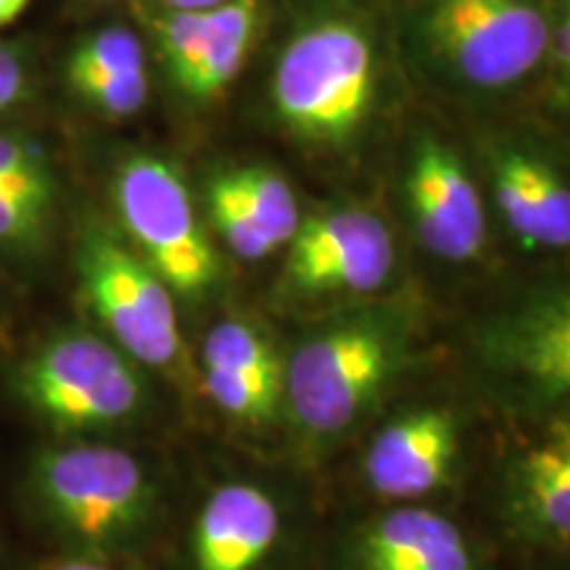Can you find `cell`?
Instances as JSON below:
<instances>
[{
  "mask_svg": "<svg viewBox=\"0 0 570 570\" xmlns=\"http://www.w3.org/2000/svg\"><path fill=\"white\" fill-rule=\"evenodd\" d=\"M404 312L367 309L333 320L283 362V410L312 446L344 439L365 420L410 356Z\"/></svg>",
  "mask_w": 570,
  "mask_h": 570,
  "instance_id": "cell-1",
  "label": "cell"
},
{
  "mask_svg": "<svg viewBox=\"0 0 570 570\" xmlns=\"http://www.w3.org/2000/svg\"><path fill=\"white\" fill-rule=\"evenodd\" d=\"M24 90V71L9 48L0 46V109L17 104Z\"/></svg>",
  "mask_w": 570,
  "mask_h": 570,
  "instance_id": "cell-26",
  "label": "cell"
},
{
  "mask_svg": "<svg viewBox=\"0 0 570 570\" xmlns=\"http://www.w3.org/2000/svg\"><path fill=\"white\" fill-rule=\"evenodd\" d=\"M27 6H30V0H0V27L11 24L13 19H19Z\"/></svg>",
  "mask_w": 570,
  "mask_h": 570,
  "instance_id": "cell-29",
  "label": "cell"
},
{
  "mask_svg": "<svg viewBox=\"0 0 570 570\" xmlns=\"http://www.w3.org/2000/svg\"><path fill=\"white\" fill-rule=\"evenodd\" d=\"M19 394L61 431H106L138 415L146 389L114 341L61 333L21 365Z\"/></svg>",
  "mask_w": 570,
  "mask_h": 570,
  "instance_id": "cell-6",
  "label": "cell"
},
{
  "mask_svg": "<svg viewBox=\"0 0 570 570\" xmlns=\"http://www.w3.org/2000/svg\"><path fill=\"white\" fill-rule=\"evenodd\" d=\"M206 204H209L214 227L235 254L244 256V259H265V256L277 252L273 238L262 230L244 196L233 185L230 175L214 177L209 183V194H206Z\"/></svg>",
  "mask_w": 570,
  "mask_h": 570,
  "instance_id": "cell-19",
  "label": "cell"
},
{
  "mask_svg": "<svg viewBox=\"0 0 570 570\" xmlns=\"http://www.w3.org/2000/svg\"><path fill=\"white\" fill-rule=\"evenodd\" d=\"M35 494L48 523L92 554L130 544L156 510L151 475L109 444L53 446L35 462Z\"/></svg>",
  "mask_w": 570,
  "mask_h": 570,
  "instance_id": "cell-4",
  "label": "cell"
},
{
  "mask_svg": "<svg viewBox=\"0 0 570 570\" xmlns=\"http://www.w3.org/2000/svg\"><path fill=\"white\" fill-rule=\"evenodd\" d=\"M497 209L508 230L525 248H570V183L550 161L520 146H502L491 156Z\"/></svg>",
  "mask_w": 570,
  "mask_h": 570,
  "instance_id": "cell-15",
  "label": "cell"
},
{
  "mask_svg": "<svg viewBox=\"0 0 570 570\" xmlns=\"http://www.w3.org/2000/svg\"><path fill=\"white\" fill-rule=\"evenodd\" d=\"M348 560L354 570H481L473 541L452 518L412 504L362 523Z\"/></svg>",
  "mask_w": 570,
  "mask_h": 570,
  "instance_id": "cell-14",
  "label": "cell"
},
{
  "mask_svg": "<svg viewBox=\"0 0 570 570\" xmlns=\"http://www.w3.org/2000/svg\"><path fill=\"white\" fill-rule=\"evenodd\" d=\"M46 570H114V568L106 566L104 560H98L96 554H75V558H63L59 562H53V566Z\"/></svg>",
  "mask_w": 570,
  "mask_h": 570,
  "instance_id": "cell-27",
  "label": "cell"
},
{
  "mask_svg": "<svg viewBox=\"0 0 570 570\" xmlns=\"http://www.w3.org/2000/svg\"><path fill=\"white\" fill-rule=\"evenodd\" d=\"M552 17L541 0H415L412 46L436 80L465 92L525 82L550 53Z\"/></svg>",
  "mask_w": 570,
  "mask_h": 570,
  "instance_id": "cell-3",
  "label": "cell"
},
{
  "mask_svg": "<svg viewBox=\"0 0 570 570\" xmlns=\"http://www.w3.org/2000/svg\"><path fill=\"white\" fill-rule=\"evenodd\" d=\"M202 383L214 407L244 425H269L283 410V362L254 325L225 320L202 348Z\"/></svg>",
  "mask_w": 570,
  "mask_h": 570,
  "instance_id": "cell-12",
  "label": "cell"
},
{
  "mask_svg": "<svg viewBox=\"0 0 570 570\" xmlns=\"http://www.w3.org/2000/svg\"><path fill=\"white\" fill-rule=\"evenodd\" d=\"M475 362L523 420L570 417V283L497 309L475 333Z\"/></svg>",
  "mask_w": 570,
  "mask_h": 570,
  "instance_id": "cell-5",
  "label": "cell"
},
{
  "mask_svg": "<svg viewBox=\"0 0 570 570\" xmlns=\"http://www.w3.org/2000/svg\"><path fill=\"white\" fill-rule=\"evenodd\" d=\"M568 3H570V0H568Z\"/></svg>",
  "mask_w": 570,
  "mask_h": 570,
  "instance_id": "cell-30",
  "label": "cell"
},
{
  "mask_svg": "<svg viewBox=\"0 0 570 570\" xmlns=\"http://www.w3.org/2000/svg\"><path fill=\"white\" fill-rule=\"evenodd\" d=\"M114 198L140 259L161 283L185 298L204 296L219 267L183 177L156 156H132L119 169Z\"/></svg>",
  "mask_w": 570,
  "mask_h": 570,
  "instance_id": "cell-7",
  "label": "cell"
},
{
  "mask_svg": "<svg viewBox=\"0 0 570 570\" xmlns=\"http://www.w3.org/2000/svg\"><path fill=\"white\" fill-rule=\"evenodd\" d=\"M0 190H11V194H21L32 202L51 206V175L30 142L0 135Z\"/></svg>",
  "mask_w": 570,
  "mask_h": 570,
  "instance_id": "cell-22",
  "label": "cell"
},
{
  "mask_svg": "<svg viewBox=\"0 0 570 570\" xmlns=\"http://www.w3.org/2000/svg\"><path fill=\"white\" fill-rule=\"evenodd\" d=\"M82 285L88 302L135 365L173 367L183 356L173 291L138 254L98 235L82 248Z\"/></svg>",
  "mask_w": 570,
  "mask_h": 570,
  "instance_id": "cell-8",
  "label": "cell"
},
{
  "mask_svg": "<svg viewBox=\"0 0 570 570\" xmlns=\"http://www.w3.org/2000/svg\"><path fill=\"white\" fill-rule=\"evenodd\" d=\"M51 206L32 198L0 190V240H27L40 233Z\"/></svg>",
  "mask_w": 570,
  "mask_h": 570,
  "instance_id": "cell-24",
  "label": "cell"
},
{
  "mask_svg": "<svg viewBox=\"0 0 570 570\" xmlns=\"http://www.w3.org/2000/svg\"><path fill=\"white\" fill-rule=\"evenodd\" d=\"M375 30L362 13L306 19L277 53L273 106L285 130L317 148H344L365 130L377 101Z\"/></svg>",
  "mask_w": 570,
  "mask_h": 570,
  "instance_id": "cell-2",
  "label": "cell"
},
{
  "mask_svg": "<svg viewBox=\"0 0 570 570\" xmlns=\"http://www.w3.org/2000/svg\"><path fill=\"white\" fill-rule=\"evenodd\" d=\"M283 510L256 483H223L204 499L190 533L194 570H265L281 547Z\"/></svg>",
  "mask_w": 570,
  "mask_h": 570,
  "instance_id": "cell-13",
  "label": "cell"
},
{
  "mask_svg": "<svg viewBox=\"0 0 570 570\" xmlns=\"http://www.w3.org/2000/svg\"><path fill=\"white\" fill-rule=\"evenodd\" d=\"M262 0H225L206 11L204 48L180 90L194 101H212L230 88L244 67L259 24Z\"/></svg>",
  "mask_w": 570,
  "mask_h": 570,
  "instance_id": "cell-16",
  "label": "cell"
},
{
  "mask_svg": "<svg viewBox=\"0 0 570 570\" xmlns=\"http://www.w3.org/2000/svg\"><path fill=\"white\" fill-rule=\"evenodd\" d=\"M135 69H146V53L138 35L127 27H106L71 51L67 75H117Z\"/></svg>",
  "mask_w": 570,
  "mask_h": 570,
  "instance_id": "cell-20",
  "label": "cell"
},
{
  "mask_svg": "<svg viewBox=\"0 0 570 570\" xmlns=\"http://www.w3.org/2000/svg\"><path fill=\"white\" fill-rule=\"evenodd\" d=\"M460 425L452 410L417 407L391 420L365 452L367 489L389 502H417L452 481Z\"/></svg>",
  "mask_w": 570,
  "mask_h": 570,
  "instance_id": "cell-11",
  "label": "cell"
},
{
  "mask_svg": "<svg viewBox=\"0 0 570 570\" xmlns=\"http://www.w3.org/2000/svg\"><path fill=\"white\" fill-rule=\"evenodd\" d=\"M204 30L206 11H167L159 21V51L177 85L194 71L202 56Z\"/></svg>",
  "mask_w": 570,
  "mask_h": 570,
  "instance_id": "cell-23",
  "label": "cell"
},
{
  "mask_svg": "<svg viewBox=\"0 0 570 570\" xmlns=\"http://www.w3.org/2000/svg\"><path fill=\"white\" fill-rule=\"evenodd\" d=\"M391 273H394V238L389 233L302 273L283 275V285L296 298L365 296L381 288Z\"/></svg>",
  "mask_w": 570,
  "mask_h": 570,
  "instance_id": "cell-17",
  "label": "cell"
},
{
  "mask_svg": "<svg viewBox=\"0 0 570 570\" xmlns=\"http://www.w3.org/2000/svg\"><path fill=\"white\" fill-rule=\"evenodd\" d=\"M554 77H558V88L562 98L570 101V3L568 0H558V11L552 17V32H550V53Z\"/></svg>",
  "mask_w": 570,
  "mask_h": 570,
  "instance_id": "cell-25",
  "label": "cell"
},
{
  "mask_svg": "<svg viewBox=\"0 0 570 570\" xmlns=\"http://www.w3.org/2000/svg\"><path fill=\"white\" fill-rule=\"evenodd\" d=\"M225 0H161L167 11H209L223 6Z\"/></svg>",
  "mask_w": 570,
  "mask_h": 570,
  "instance_id": "cell-28",
  "label": "cell"
},
{
  "mask_svg": "<svg viewBox=\"0 0 570 570\" xmlns=\"http://www.w3.org/2000/svg\"><path fill=\"white\" fill-rule=\"evenodd\" d=\"M407 198L428 252L446 262H470L481 254L487 240L483 198L460 156L431 135L420 138L410 156Z\"/></svg>",
  "mask_w": 570,
  "mask_h": 570,
  "instance_id": "cell-10",
  "label": "cell"
},
{
  "mask_svg": "<svg viewBox=\"0 0 570 570\" xmlns=\"http://www.w3.org/2000/svg\"><path fill=\"white\" fill-rule=\"evenodd\" d=\"M85 101L111 117H130L148 98V71H117V75H75L69 77Z\"/></svg>",
  "mask_w": 570,
  "mask_h": 570,
  "instance_id": "cell-21",
  "label": "cell"
},
{
  "mask_svg": "<svg viewBox=\"0 0 570 570\" xmlns=\"http://www.w3.org/2000/svg\"><path fill=\"white\" fill-rule=\"evenodd\" d=\"M525 423L499 462L497 510L525 547L570 560V417Z\"/></svg>",
  "mask_w": 570,
  "mask_h": 570,
  "instance_id": "cell-9",
  "label": "cell"
},
{
  "mask_svg": "<svg viewBox=\"0 0 570 570\" xmlns=\"http://www.w3.org/2000/svg\"><path fill=\"white\" fill-rule=\"evenodd\" d=\"M230 180L238 194L244 196V202L256 223L262 225L273 244L281 248L294 240V235L302 227V217H298V204L291 185L283 180L281 175L273 173V169L262 167H248V169H235Z\"/></svg>",
  "mask_w": 570,
  "mask_h": 570,
  "instance_id": "cell-18",
  "label": "cell"
}]
</instances>
